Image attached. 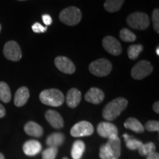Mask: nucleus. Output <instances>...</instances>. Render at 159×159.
Returning <instances> with one entry per match:
<instances>
[{"mask_svg": "<svg viewBox=\"0 0 159 159\" xmlns=\"http://www.w3.org/2000/svg\"><path fill=\"white\" fill-rule=\"evenodd\" d=\"M6 111L4 106L2 104H0V118H2L5 116Z\"/></svg>", "mask_w": 159, "mask_h": 159, "instance_id": "obj_35", "label": "nucleus"}, {"mask_svg": "<svg viewBox=\"0 0 159 159\" xmlns=\"http://www.w3.org/2000/svg\"><path fill=\"white\" fill-rule=\"evenodd\" d=\"M124 126L125 128L130 129L137 134H142L144 131V127L142 123L134 117H130L127 119L124 123Z\"/></svg>", "mask_w": 159, "mask_h": 159, "instance_id": "obj_19", "label": "nucleus"}, {"mask_svg": "<svg viewBox=\"0 0 159 159\" xmlns=\"http://www.w3.org/2000/svg\"><path fill=\"white\" fill-rule=\"evenodd\" d=\"M146 159H159V154L155 151V152L147 156Z\"/></svg>", "mask_w": 159, "mask_h": 159, "instance_id": "obj_34", "label": "nucleus"}, {"mask_svg": "<svg viewBox=\"0 0 159 159\" xmlns=\"http://www.w3.org/2000/svg\"><path fill=\"white\" fill-rule=\"evenodd\" d=\"M67 105L71 108H76L81 101V92L78 89H71L66 94Z\"/></svg>", "mask_w": 159, "mask_h": 159, "instance_id": "obj_16", "label": "nucleus"}, {"mask_svg": "<svg viewBox=\"0 0 159 159\" xmlns=\"http://www.w3.org/2000/svg\"><path fill=\"white\" fill-rule=\"evenodd\" d=\"M156 53H157V55H159V47H158L156 49Z\"/></svg>", "mask_w": 159, "mask_h": 159, "instance_id": "obj_38", "label": "nucleus"}, {"mask_svg": "<svg viewBox=\"0 0 159 159\" xmlns=\"http://www.w3.org/2000/svg\"><path fill=\"white\" fill-rule=\"evenodd\" d=\"M19 1H25V0H19Z\"/></svg>", "mask_w": 159, "mask_h": 159, "instance_id": "obj_42", "label": "nucleus"}, {"mask_svg": "<svg viewBox=\"0 0 159 159\" xmlns=\"http://www.w3.org/2000/svg\"><path fill=\"white\" fill-rule=\"evenodd\" d=\"M139 152L141 156H147L152 153L156 150V146L152 142H148L147 144H143L139 149Z\"/></svg>", "mask_w": 159, "mask_h": 159, "instance_id": "obj_27", "label": "nucleus"}, {"mask_svg": "<svg viewBox=\"0 0 159 159\" xmlns=\"http://www.w3.org/2000/svg\"><path fill=\"white\" fill-rule=\"evenodd\" d=\"M152 108H153V110L155 112H156V114H158L159 113V102H158V101L154 103Z\"/></svg>", "mask_w": 159, "mask_h": 159, "instance_id": "obj_36", "label": "nucleus"}, {"mask_svg": "<svg viewBox=\"0 0 159 159\" xmlns=\"http://www.w3.org/2000/svg\"><path fill=\"white\" fill-rule=\"evenodd\" d=\"M42 146L36 140H29L23 145V151L28 156H34L41 152Z\"/></svg>", "mask_w": 159, "mask_h": 159, "instance_id": "obj_14", "label": "nucleus"}, {"mask_svg": "<svg viewBox=\"0 0 159 159\" xmlns=\"http://www.w3.org/2000/svg\"><path fill=\"white\" fill-rule=\"evenodd\" d=\"M85 146L83 141L77 140L74 142L71 148V157L73 159H81L84 152Z\"/></svg>", "mask_w": 159, "mask_h": 159, "instance_id": "obj_21", "label": "nucleus"}, {"mask_svg": "<svg viewBox=\"0 0 159 159\" xmlns=\"http://www.w3.org/2000/svg\"><path fill=\"white\" fill-rule=\"evenodd\" d=\"M112 70V64L108 60L100 58L93 61L89 65V71L92 75L97 77L108 75Z\"/></svg>", "mask_w": 159, "mask_h": 159, "instance_id": "obj_5", "label": "nucleus"}, {"mask_svg": "<svg viewBox=\"0 0 159 159\" xmlns=\"http://www.w3.org/2000/svg\"><path fill=\"white\" fill-rule=\"evenodd\" d=\"M63 159H69V158H66V157H64V158H63Z\"/></svg>", "mask_w": 159, "mask_h": 159, "instance_id": "obj_41", "label": "nucleus"}, {"mask_svg": "<svg viewBox=\"0 0 159 159\" xmlns=\"http://www.w3.org/2000/svg\"><path fill=\"white\" fill-rule=\"evenodd\" d=\"M32 30H33V31L35 33H45L47 30V27H43L41 24L36 22L32 26Z\"/></svg>", "mask_w": 159, "mask_h": 159, "instance_id": "obj_32", "label": "nucleus"}, {"mask_svg": "<svg viewBox=\"0 0 159 159\" xmlns=\"http://www.w3.org/2000/svg\"><path fill=\"white\" fill-rule=\"evenodd\" d=\"M81 18L82 14L80 10L73 6L63 9L59 15L61 21L69 26L77 25L81 21Z\"/></svg>", "mask_w": 159, "mask_h": 159, "instance_id": "obj_3", "label": "nucleus"}, {"mask_svg": "<svg viewBox=\"0 0 159 159\" xmlns=\"http://www.w3.org/2000/svg\"><path fill=\"white\" fill-rule=\"evenodd\" d=\"M105 97L104 92L98 88H91L85 95V99L92 104H99L103 101Z\"/></svg>", "mask_w": 159, "mask_h": 159, "instance_id": "obj_13", "label": "nucleus"}, {"mask_svg": "<svg viewBox=\"0 0 159 159\" xmlns=\"http://www.w3.org/2000/svg\"><path fill=\"white\" fill-rule=\"evenodd\" d=\"M55 65L61 72L71 75L76 70L74 63L65 56H58L55 59Z\"/></svg>", "mask_w": 159, "mask_h": 159, "instance_id": "obj_10", "label": "nucleus"}, {"mask_svg": "<svg viewBox=\"0 0 159 159\" xmlns=\"http://www.w3.org/2000/svg\"><path fill=\"white\" fill-rule=\"evenodd\" d=\"M144 47L142 44L131 45L128 47V55L129 58L131 60H136L139 57V54L143 51Z\"/></svg>", "mask_w": 159, "mask_h": 159, "instance_id": "obj_25", "label": "nucleus"}, {"mask_svg": "<svg viewBox=\"0 0 159 159\" xmlns=\"http://www.w3.org/2000/svg\"><path fill=\"white\" fill-rule=\"evenodd\" d=\"M124 2L125 0H106L105 2L104 7L108 12L114 13L121 9Z\"/></svg>", "mask_w": 159, "mask_h": 159, "instance_id": "obj_22", "label": "nucleus"}, {"mask_svg": "<svg viewBox=\"0 0 159 159\" xmlns=\"http://www.w3.org/2000/svg\"><path fill=\"white\" fill-rule=\"evenodd\" d=\"M94 133V127L91 123L87 121H81L75 124L70 130L71 136L73 137H83L91 136Z\"/></svg>", "mask_w": 159, "mask_h": 159, "instance_id": "obj_7", "label": "nucleus"}, {"mask_svg": "<svg viewBox=\"0 0 159 159\" xmlns=\"http://www.w3.org/2000/svg\"><path fill=\"white\" fill-rule=\"evenodd\" d=\"M1 30H2V26L0 25V32H1Z\"/></svg>", "mask_w": 159, "mask_h": 159, "instance_id": "obj_40", "label": "nucleus"}, {"mask_svg": "<svg viewBox=\"0 0 159 159\" xmlns=\"http://www.w3.org/2000/svg\"><path fill=\"white\" fill-rule=\"evenodd\" d=\"M99 157L101 159H109L112 158L113 154L111 153V150L107 147L106 144H103L99 149Z\"/></svg>", "mask_w": 159, "mask_h": 159, "instance_id": "obj_29", "label": "nucleus"}, {"mask_svg": "<svg viewBox=\"0 0 159 159\" xmlns=\"http://www.w3.org/2000/svg\"><path fill=\"white\" fill-rule=\"evenodd\" d=\"M128 104V100L123 97H118V98L113 99L103 108V118L107 121L114 120L127 108Z\"/></svg>", "mask_w": 159, "mask_h": 159, "instance_id": "obj_1", "label": "nucleus"}, {"mask_svg": "<svg viewBox=\"0 0 159 159\" xmlns=\"http://www.w3.org/2000/svg\"><path fill=\"white\" fill-rule=\"evenodd\" d=\"M65 136L62 133H53L47 138L46 143L49 147H57L61 145L64 142Z\"/></svg>", "mask_w": 159, "mask_h": 159, "instance_id": "obj_20", "label": "nucleus"}, {"mask_svg": "<svg viewBox=\"0 0 159 159\" xmlns=\"http://www.w3.org/2000/svg\"><path fill=\"white\" fill-rule=\"evenodd\" d=\"M127 23L136 30H146L150 25V18L146 13L142 12H135L130 14L127 18Z\"/></svg>", "mask_w": 159, "mask_h": 159, "instance_id": "obj_4", "label": "nucleus"}, {"mask_svg": "<svg viewBox=\"0 0 159 159\" xmlns=\"http://www.w3.org/2000/svg\"><path fill=\"white\" fill-rule=\"evenodd\" d=\"M0 159H5V156H4V155L2 153H1V152H0Z\"/></svg>", "mask_w": 159, "mask_h": 159, "instance_id": "obj_37", "label": "nucleus"}, {"mask_svg": "<svg viewBox=\"0 0 159 159\" xmlns=\"http://www.w3.org/2000/svg\"><path fill=\"white\" fill-rule=\"evenodd\" d=\"M119 37L125 42H134L136 39V35L130 30L127 28L121 30L120 33H119Z\"/></svg>", "mask_w": 159, "mask_h": 159, "instance_id": "obj_26", "label": "nucleus"}, {"mask_svg": "<svg viewBox=\"0 0 159 159\" xmlns=\"http://www.w3.org/2000/svg\"><path fill=\"white\" fill-rule=\"evenodd\" d=\"M39 98L43 104L52 107H58L64 102V95L56 89H46L41 92Z\"/></svg>", "mask_w": 159, "mask_h": 159, "instance_id": "obj_2", "label": "nucleus"}, {"mask_svg": "<svg viewBox=\"0 0 159 159\" xmlns=\"http://www.w3.org/2000/svg\"><path fill=\"white\" fill-rule=\"evenodd\" d=\"M145 129H146L147 130L150 131V132H155V131L158 132L159 122L158 121L155 120L148 121V122L145 124Z\"/></svg>", "mask_w": 159, "mask_h": 159, "instance_id": "obj_30", "label": "nucleus"}, {"mask_svg": "<svg viewBox=\"0 0 159 159\" xmlns=\"http://www.w3.org/2000/svg\"><path fill=\"white\" fill-rule=\"evenodd\" d=\"M57 154V148L49 147L42 152V159H55Z\"/></svg>", "mask_w": 159, "mask_h": 159, "instance_id": "obj_28", "label": "nucleus"}, {"mask_svg": "<svg viewBox=\"0 0 159 159\" xmlns=\"http://www.w3.org/2000/svg\"><path fill=\"white\" fill-rule=\"evenodd\" d=\"M109 159H119L118 158H116V157H112V158H109Z\"/></svg>", "mask_w": 159, "mask_h": 159, "instance_id": "obj_39", "label": "nucleus"}, {"mask_svg": "<svg viewBox=\"0 0 159 159\" xmlns=\"http://www.w3.org/2000/svg\"><path fill=\"white\" fill-rule=\"evenodd\" d=\"M45 118L52 128L60 129L63 128V119L58 112L54 110H48L45 114Z\"/></svg>", "mask_w": 159, "mask_h": 159, "instance_id": "obj_12", "label": "nucleus"}, {"mask_svg": "<svg viewBox=\"0 0 159 159\" xmlns=\"http://www.w3.org/2000/svg\"><path fill=\"white\" fill-rule=\"evenodd\" d=\"M153 71V66L148 61H141L133 67L131 76L135 80H142L150 75Z\"/></svg>", "mask_w": 159, "mask_h": 159, "instance_id": "obj_6", "label": "nucleus"}, {"mask_svg": "<svg viewBox=\"0 0 159 159\" xmlns=\"http://www.w3.org/2000/svg\"><path fill=\"white\" fill-rule=\"evenodd\" d=\"M152 24H153L154 30L156 33H159V11L158 8L155 9L152 14Z\"/></svg>", "mask_w": 159, "mask_h": 159, "instance_id": "obj_31", "label": "nucleus"}, {"mask_svg": "<svg viewBox=\"0 0 159 159\" xmlns=\"http://www.w3.org/2000/svg\"><path fill=\"white\" fill-rule=\"evenodd\" d=\"M123 137L125 138V142H126L127 148L130 149V150H138V149L140 148L143 144H144L142 141L135 139L131 136H129L128 134H125L123 135Z\"/></svg>", "mask_w": 159, "mask_h": 159, "instance_id": "obj_23", "label": "nucleus"}, {"mask_svg": "<svg viewBox=\"0 0 159 159\" xmlns=\"http://www.w3.org/2000/svg\"><path fill=\"white\" fill-rule=\"evenodd\" d=\"M3 53L6 58L12 61H19L22 57L19 43L14 41H10L5 43Z\"/></svg>", "mask_w": 159, "mask_h": 159, "instance_id": "obj_8", "label": "nucleus"}, {"mask_svg": "<svg viewBox=\"0 0 159 159\" xmlns=\"http://www.w3.org/2000/svg\"><path fill=\"white\" fill-rule=\"evenodd\" d=\"M11 99V92L8 85L5 82H0V100L7 103Z\"/></svg>", "mask_w": 159, "mask_h": 159, "instance_id": "obj_24", "label": "nucleus"}, {"mask_svg": "<svg viewBox=\"0 0 159 159\" xmlns=\"http://www.w3.org/2000/svg\"><path fill=\"white\" fill-rule=\"evenodd\" d=\"M25 131L29 136L37 137V138L42 136L43 134L42 127L33 121L28 122L25 125Z\"/></svg>", "mask_w": 159, "mask_h": 159, "instance_id": "obj_18", "label": "nucleus"}, {"mask_svg": "<svg viewBox=\"0 0 159 159\" xmlns=\"http://www.w3.org/2000/svg\"><path fill=\"white\" fill-rule=\"evenodd\" d=\"M107 147L111 150L113 156L118 158L121 155V141L117 135H114L108 138L106 144Z\"/></svg>", "mask_w": 159, "mask_h": 159, "instance_id": "obj_17", "label": "nucleus"}, {"mask_svg": "<svg viewBox=\"0 0 159 159\" xmlns=\"http://www.w3.org/2000/svg\"><path fill=\"white\" fill-rule=\"evenodd\" d=\"M30 97L29 89L25 86L19 88L16 91L14 97V104L17 107H21L25 105L28 101Z\"/></svg>", "mask_w": 159, "mask_h": 159, "instance_id": "obj_15", "label": "nucleus"}, {"mask_svg": "<svg viewBox=\"0 0 159 159\" xmlns=\"http://www.w3.org/2000/svg\"><path fill=\"white\" fill-rule=\"evenodd\" d=\"M97 133L101 137L108 139L114 135L118 136L119 131L115 125L108 122H102L97 126Z\"/></svg>", "mask_w": 159, "mask_h": 159, "instance_id": "obj_11", "label": "nucleus"}, {"mask_svg": "<svg viewBox=\"0 0 159 159\" xmlns=\"http://www.w3.org/2000/svg\"><path fill=\"white\" fill-rule=\"evenodd\" d=\"M102 46L105 50L113 55H119L122 52L121 43L113 36H105L102 39Z\"/></svg>", "mask_w": 159, "mask_h": 159, "instance_id": "obj_9", "label": "nucleus"}, {"mask_svg": "<svg viewBox=\"0 0 159 159\" xmlns=\"http://www.w3.org/2000/svg\"><path fill=\"white\" fill-rule=\"evenodd\" d=\"M42 20L43 23H44L47 26L50 25H52V19L50 16L48 14H43L42 16Z\"/></svg>", "mask_w": 159, "mask_h": 159, "instance_id": "obj_33", "label": "nucleus"}]
</instances>
